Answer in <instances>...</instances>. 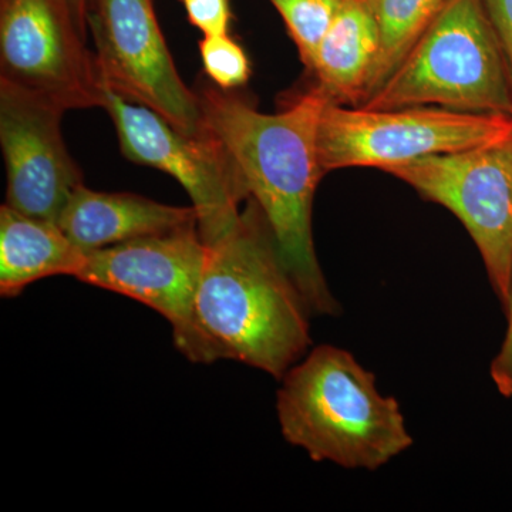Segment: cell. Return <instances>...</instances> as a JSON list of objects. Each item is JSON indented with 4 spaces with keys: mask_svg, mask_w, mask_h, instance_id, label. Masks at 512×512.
Wrapping results in <instances>:
<instances>
[{
    "mask_svg": "<svg viewBox=\"0 0 512 512\" xmlns=\"http://www.w3.org/2000/svg\"><path fill=\"white\" fill-rule=\"evenodd\" d=\"M198 96L205 128L227 150L249 198L264 212L282 261L312 315H340L312 232L313 200L325 175L318 126L328 97L315 86L284 110L265 114L229 90L205 89Z\"/></svg>",
    "mask_w": 512,
    "mask_h": 512,
    "instance_id": "obj_1",
    "label": "cell"
},
{
    "mask_svg": "<svg viewBox=\"0 0 512 512\" xmlns=\"http://www.w3.org/2000/svg\"><path fill=\"white\" fill-rule=\"evenodd\" d=\"M205 245L197 316L215 357L281 380L308 355L312 312L282 261L264 212L249 198L234 227Z\"/></svg>",
    "mask_w": 512,
    "mask_h": 512,
    "instance_id": "obj_2",
    "label": "cell"
},
{
    "mask_svg": "<svg viewBox=\"0 0 512 512\" xmlns=\"http://www.w3.org/2000/svg\"><path fill=\"white\" fill-rule=\"evenodd\" d=\"M281 382L282 436L313 461L375 471L412 447L399 402L377 390L375 375L348 350L318 346Z\"/></svg>",
    "mask_w": 512,
    "mask_h": 512,
    "instance_id": "obj_3",
    "label": "cell"
},
{
    "mask_svg": "<svg viewBox=\"0 0 512 512\" xmlns=\"http://www.w3.org/2000/svg\"><path fill=\"white\" fill-rule=\"evenodd\" d=\"M436 106L512 116L510 64L485 0H447L366 110Z\"/></svg>",
    "mask_w": 512,
    "mask_h": 512,
    "instance_id": "obj_4",
    "label": "cell"
},
{
    "mask_svg": "<svg viewBox=\"0 0 512 512\" xmlns=\"http://www.w3.org/2000/svg\"><path fill=\"white\" fill-rule=\"evenodd\" d=\"M512 136V116L436 106L366 110L326 103L318 126L325 174L352 167L389 168L437 154L487 146Z\"/></svg>",
    "mask_w": 512,
    "mask_h": 512,
    "instance_id": "obj_5",
    "label": "cell"
},
{
    "mask_svg": "<svg viewBox=\"0 0 512 512\" xmlns=\"http://www.w3.org/2000/svg\"><path fill=\"white\" fill-rule=\"evenodd\" d=\"M207 258L198 224L87 252L79 279L150 306L170 322L175 348L194 363L217 360L197 316Z\"/></svg>",
    "mask_w": 512,
    "mask_h": 512,
    "instance_id": "obj_6",
    "label": "cell"
},
{
    "mask_svg": "<svg viewBox=\"0 0 512 512\" xmlns=\"http://www.w3.org/2000/svg\"><path fill=\"white\" fill-rule=\"evenodd\" d=\"M384 173L443 205L466 227L503 308L512 281V136L487 146L421 157Z\"/></svg>",
    "mask_w": 512,
    "mask_h": 512,
    "instance_id": "obj_7",
    "label": "cell"
},
{
    "mask_svg": "<svg viewBox=\"0 0 512 512\" xmlns=\"http://www.w3.org/2000/svg\"><path fill=\"white\" fill-rule=\"evenodd\" d=\"M101 107L116 126L121 153L178 181L197 212L205 244L217 241L238 221L247 188L227 150L210 131L191 136L156 111L120 96L103 84Z\"/></svg>",
    "mask_w": 512,
    "mask_h": 512,
    "instance_id": "obj_8",
    "label": "cell"
},
{
    "mask_svg": "<svg viewBox=\"0 0 512 512\" xmlns=\"http://www.w3.org/2000/svg\"><path fill=\"white\" fill-rule=\"evenodd\" d=\"M89 30L101 83L184 133L207 131L200 96L185 86L175 67L154 0H89Z\"/></svg>",
    "mask_w": 512,
    "mask_h": 512,
    "instance_id": "obj_9",
    "label": "cell"
},
{
    "mask_svg": "<svg viewBox=\"0 0 512 512\" xmlns=\"http://www.w3.org/2000/svg\"><path fill=\"white\" fill-rule=\"evenodd\" d=\"M69 0H0V79L64 110L101 107L103 83Z\"/></svg>",
    "mask_w": 512,
    "mask_h": 512,
    "instance_id": "obj_10",
    "label": "cell"
},
{
    "mask_svg": "<svg viewBox=\"0 0 512 512\" xmlns=\"http://www.w3.org/2000/svg\"><path fill=\"white\" fill-rule=\"evenodd\" d=\"M62 107L0 79V144L5 157L6 205L59 222L83 174L64 144Z\"/></svg>",
    "mask_w": 512,
    "mask_h": 512,
    "instance_id": "obj_11",
    "label": "cell"
},
{
    "mask_svg": "<svg viewBox=\"0 0 512 512\" xmlns=\"http://www.w3.org/2000/svg\"><path fill=\"white\" fill-rule=\"evenodd\" d=\"M77 247L90 252L198 224L194 207H173L128 194L77 188L57 222Z\"/></svg>",
    "mask_w": 512,
    "mask_h": 512,
    "instance_id": "obj_12",
    "label": "cell"
},
{
    "mask_svg": "<svg viewBox=\"0 0 512 512\" xmlns=\"http://www.w3.org/2000/svg\"><path fill=\"white\" fill-rule=\"evenodd\" d=\"M379 53V23L369 0H345L309 72L330 101L359 107L369 93Z\"/></svg>",
    "mask_w": 512,
    "mask_h": 512,
    "instance_id": "obj_13",
    "label": "cell"
},
{
    "mask_svg": "<svg viewBox=\"0 0 512 512\" xmlns=\"http://www.w3.org/2000/svg\"><path fill=\"white\" fill-rule=\"evenodd\" d=\"M87 252L59 224L29 217L9 205L0 208V295L16 298L50 276L77 278Z\"/></svg>",
    "mask_w": 512,
    "mask_h": 512,
    "instance_id": "obj_14",
    "label": "cell"
},
{
    "mask_svg": "<svg viewBox=\"0 0 512 512\" xmlns=\"http://www.w3.org/2000/svg\"><path fill=\"white\" fill-rule=\"evenodd\" d=\"M446 2L447 0H369L379 23L380 53L366 100L396 72L404 57L409 55Z\"/></svg>",
    "mask_w": 512,
    "mask_h": 512,
    "instance_id": "obj_15",
    "label": "cell"
},
{
    "mask_svg": "<svg viewBox=\"0 0 512 512\" xmlns=\"http://www.w3.org/2000/svg\"><path fill=\"white\" fill-rule=\"evenodd\" d=\"M284 19L306 69L345 0H269Z\"/></svg>",
    "mask_w": 512,
    "mask_h": 512,
    "instance_id": "obj_16",
    "label": "cell"
},
{
    "mask_svg": "<svg viewBox=\"0 0 512 512\" xmlns=\"http://www.w3.org/2000/svg\"><path fill=\"white\" fill-rule=\"evenodd\" d=\"M200 52L205 73L220 89H237L248 82L251 74L248 57L228 33L205 36Z\"/></svg>",
    "mask_w": 512,
    "mask_h": 512,
    "instance_id": "obj_17",
    "label": "cell"
},
{
    "mask_svg": "<svg viewBox=\"0 0 512 512\" xmlns=\"http://www.w3.org/2000/svg\"><path fill=\"white\" fill-rule=\"evenodd\" d=\"M187 10L192 26L200 29L204 36L225 35L228 33L229 0H180Z\"/></svg>",
    "mask_w": 512,
    "mask_h": 512,
    "instance_id": "obj_18",
    "label": "cell"
},
{
    "mask_svg": "<svg viewBox=\"0 0 512 512\" xmlns=\"http://www.w3.org/2000/svg\"><path fill=\"white\" fill-rule=\"evenodd\" d=\"M504 311L507 315V330L501 348L491 362L490 376L501 396L512 400V281L510 299Z\"/></svg>",
    "mask_w": 512,
    "mask_h": 512,
    "instance_id": "obj_19",
    "label": "cell"
},
{
    "mask_svg": "<svg viewBox=\"0 0 512 512\" xmlns=\"http://www.w3.org/2000/svg\"><path fill=\"white\" fill-rule=\"evenodd\" d=\"M485 6L512 73V0H485Z\"/></svg>",
    "mask_w": 512,
    "mask_h": 512,
    "instance_id": "obj_20",
    "label": "cell"
},
{
    "mask_svg": "<svg viewBox=\"0 0 512 512\" xmlns=\"http://www.w3.org/2000/svg\"><path fill=\"white\" fill-rule=\"evenodd\" d=\"M80 32L87 37L89 32V0H69Z\"/></svg>",
    "mask_w": 512,
    "mask_h": 512,
    "instance_id": "obj_21",
    "label": "cell"
}]
</instances>
